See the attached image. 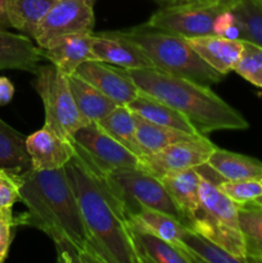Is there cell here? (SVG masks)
Wrapping results in <instances>:
<instances>
[{"instance_id":"6da1fadb","label":"cell","mask_w":262,"mask_h":263,"mask_svg":"<svg viewBox=\"0 0 262 263\" xmlns=\"http://www.w3.org/2000/svg\"><path fill=\"white\" fill-rule=\"evenodd\" d=\"M20 200L26 212L15 225L39 229L54 243L58 261L100 263L87 234L66 167L49 171L28 170L18 176Z\"/></svg>"},{"instance_id":"7a4b0ae2","label":"cell","mask_w":262,"mask_h":263,"mask_svg":"<svg viewBox=\"0 0 262 263\" xmlns=\"http://www.w3.org/2000/svg\"><path fill=\"white\" fill-rule=\"evenodd\" d=\"M66 172L100 263H140L130 231V217L104 174L76 152Z\"/></svg>"},{"instance_id":"3957f363","label":"cell","mask_w":262,"mask_h":263,"mask_svg":"<svg viewBox=\"0 0 262 263\" xmlns=\"http://www.w3.org/2000/svg\"><path fill=\"white\" fill-rule=\"evenodd\" d=\"M125 69L141 92L184 115L202 135L249 127L243 115L215 94L210 86L156 68Z\"/></svg>"},{"instance_id":"277c9868","label":"cell","mask_w":262,"mask_h":263,"mask_svg":"<svg viewBox=\"0 0 262 263\" xmlns=\"http://www.w3.org/2000/svg\"><path fill=\"white\" fill-rule=\"evenodd\" d=\"M115 33L143 50L156 69L210 87L222 81V74L208 66L185 37L154 28L148 23L115 31Z\"/></svg>"},{"instance_id":"5b68a950","label":"cell","mask_w":262,"mask_h":263,"mask_svg":"<svg viewBox=\"0 0 262 263\" xmlns=\"http://www.w3.org/2000/svg\"><path fill=\"white\" fill-rule=\"evenodd\" d=\"M199 172L200 207L189 223V229L205 236L229 253L246 261L244 240L239 223V204L218 189L223 180L207 163L195 167Z\"/></svg>"},{"instance_id":"8992f818","label":"cell","mask_w":262,"mask_h":263,"mask_svg":"<svg viewBox=\"0 0 262 263\" xmlns=\"http://www.w3.org/2000/svg\"><path fill=\"white\" fill-rule=\"evenodd\" d=\"M35 76L33 86L43 100L45 125L72 140L74 133L89 122L74 103L68 76L51 63L40 64Z\"/></svg>"},{"instance_id":"52a82bcc","label":"cell","mask_w":262,"mask_h":263,"mask_svg":"<svg viewBox=\"0 0 262 263\" xmlns=\"http://www.w3.org/2000/svg\"><path fill=\"white\" fill-rule=\"evenodd\" d=\"M128 217L144 208L169 213L182 222V215L158 177L141 168H128L104 175ZM184 223V222H182Z\"/></svg>"},{"instance_id":"ba28073f","label":"cell","mask_w":262,"mask_h":263,"mask_svg":"<svg viewBox=\"0 0 262 263\" xmlns=\"http://www.w3.org/2000/svg\"><path fill=\"white\" fill-rule=\"evenodd\" d=\"M228 5L220 2H184L161 5L149 18V26L181 37L213 35V21Z\"/></svg>"},{"instance_id":"9c48e42d","label":"cell","mask_w":262,"mask_h":263,"mask_svg":"<svg viewBox=\"0 0 262 263\" xmlns=\"http://www.w3.org/2000/svg\"><path fill=\"white\" fill-rule=\"evenodd\" d=\"M76 152L102 174L139 168L140 158L110 136L98 122H89L72 136Z\"/></svg>"},{"instance_id":"30bf717a","label":"cell","mask_w":262,"mask_h":263,"mask_svg":"<svg viewBox=\"0 0 262 263\" xmlns=\"http://www.w3.org/2000/svg\"><path fill=\"white\" fill-rule=\"evenodd\" d=\"M94 5L84 0H57L39 23L33 40L40 49L55 39L74 33H91L95 26Z\"/></svg>"},{"instance_id":"8fae6325","label":"cell","mask_w":262,"mask_h":263,"mask_svg":"<svg viewBox=\"0 0 262 263\" xmlns=\"http://www.w3.org/2000/svg\"><path fill=\"white\" fill-rule=\"evenodd\" d=\"M215 148L216 145L207 136H198L171 144L157 153L141 157L139 168L159 179L167 174L195 168L207 163Z\"/></svg>"},{"instance_id":"7c38bea8","label":"cell","mask_w":262,"mask_h":263,"mask_svg":"<svg viewBox=\"0 0 262 263\" xmlns=\"http://www.w3.org/2000/svg\"><path fill=\"white\" fill-rule=\"evenodd\" d=\"M74 73L94 85L118 105H127L140 94L134 80L125 68L91 59L82 63Z\"/></svg>"},{"instance_id":"4fadbf2b","label":"cell","mask_w":262,"mask_h":263,"mask_svg":"<svg viewBox=\"0 0 262 263\" xmlns=\"http://www.w3.org/2000/svg\"><path fill=\"white\" fill-rule=\"evenodd\" d=\"M26 148L31 158V168L38 171L66 167L76 154L71 139L59 135L46 125L26 138Z\"/></svg>"},{"instance_id":"5bb4252c","label":"cell","mask_w":262,"mask_h":263,"mask_svg":"<svg viewBox=\"0 0 262 263\" xmlns=\"http://www.w3.org/2000/svg\"><path fill=\"white\" fill-rule=\"evenodd\" d=\"M92 55L121 68H154L151 59L135 44L118 36L115 31L92 32Z\"/></svg>"},{"instance_id":"9a60e30c","label":"cell","mask_w":262,"mask_h":263,"mask_svg":"<svg viewBox=\"0 0 262 263\" xmlns=\"http://www.w3.org/2000/svg\"><path fill=\"white\" fill-rule=\"evenodd\" d=\"M92 32L74 33L55 39L43 50L44 59L61 69L67 76L74 73L82 63L95 59L91 51Z\"/></svg>"},{"instance_id":"2e32d148","label":"cell","mask_w":262,"mask_h":263,"mask_svg":"<svg viewBox=\"0 0 262 263\" xmlns=\"http://www.w3.org/2000/svg\"><path fill=\"white\" fill-rule=\"evenodd\" d=\"M195 53L222 76L234 71L243 53V40H230L217 35L186 39Z\"/></svg>"},{"instance_id":"e0dca14e","label":"cell","mask_w":262,"mask_h":263,"mask_svg":"<svg viewBox=\"0 0 262 263\" xmlns=\"http://www.w3.org/2000/svg\"><path fill=\"white\" fill-rule=\"evenodd\" d=\"M43 59V50L31 37L0 28V71L18 69L35 74Z\"/></svg>"},{"instance_id":"ac0fdd59","label":"cell","mask_w":262,"mask_h":263,"mask_svg":"<svg viewBox=\"0 0 262 263\" xmlns=\"http://www.w3.org/2000/svg\"><path fill=\"white\" fill-rule=\"evenodd\" d=\"M159 180L181 212L184 225L189 228L190 221L200 207L199 172L197 168H188L167 174Z\"/></svg>"},{"instance_id":"d6986e66","label":"cell","mask_w":262,"mask_h":263,"mask_svg":"<svg viewBox=\"0 0 262 263\" xmlns=\"http://www.w3.org/2000/svg\"><path fill=\"white\" fill-rule=\"evenodd\" d=\"M127 107L134 115L148 121V122L176 128V130L193 134V135H202L198 133L197 128L190 123V121L184 115L145 92L140 91V94L130 104H127Z\"/></svg>"},{"instance_id":"ffe728a7","label":"cell","mask_w":262,"mask_h":263,"mask_svg":"<svg viewBox=\"0 0 262 263\" xmlns=\"http://www.w3.org/2000/svg\"><path fill=\"white\" fill-rule=\"evenodd\" d=\"M130 231L140 263H192L181 251L130 220Z\"/></svg>"},{"instance_id":"44dd1931","label":"cell","mask_w":262,"mask_h":263,"mask_svg":"<svg viewBox=\"0 0 262 263\" xmlns=\"http://www.w3.org/2000/svg\"><path fill=\"white\" fill-rule=\"evenodd\" d=\"M207 164L223 180H261L262 162L253 157L220 149L216 146Z\"/></svg>"},{"instance_id":"7402d4cb","label":"cell","mask_w":262,"mask_h":263,"mask_svg":"<svg viewBox=\"0 0 262 263\" xmlns=\"http://www.w3.org/2000/svg\"><path fill=\"white\" fill-rule=\"evenodd\" d=\"M68 84L74 103L87 122H99L108 113L118 107V104L103 94L94 85L85 81L76 73L69 74Z\"/></svg>"},{"instance_id":"603a6c76","label":"cell","mask_w":262,"mask_h":263,"mask_svg":"<svg viewBox=\"0 0 262 263\" xmlns=\"http://www.w3.org/2000/svg\"><path fill=\"white\" fill-rule=\"evenodd\" d=\"M26 138L0 118V171L20 176L31 170Z\"/></svg>"},{"instance_id":"cb8c5ba5","label":"cell","mask_w":262,"mask_h":263,"mask_svg":"<svg viewBox=\"0 0 262 263\" xmlns=\"http://www.w3.org/2000/svg\"><path fill=\"white\" fill-rule=\"evenodd\" d=\"M198 136L204 135H193L176 128L156 125L136 116V140L143 157L157 153L171 144L189 140Z\"/></svg>"},{"instance_id":"d4e9b609","label":"cell","mask_w":262,"mask_h":263,"mask_svg":"<svg viewBox=\"0 0 262 263\" xmlns=\"http://www.w3.org/2000/svg\"><path fill=\"white\" fill-rule=\"evenodd\" d=\"M57 0H7V14L10 26L32 39L39 23Z\"/></svg>"},{"instance_id":"484cf974","label":"cell","mask_w":262,"mask_h":263,"mask_svg":"<svg viewBox=\"0 0 262 263\" xmlns=\"http://www.w3.org/2000/svg\"><path fill=\"white\" fill-rule=\"evenodd\" d=\"M180 251L189 257L192 263H241L226 249L189 228L180 239Z\"/></svg>"},{"instance_id":"4316f807","label":"cell","mask_w":262,"mask_h":263,"mask_svg":"<svg viewBox=\"0 0 262 263\" xmlns=\"http://www.w3.org/2000/svg\"><path fill=\"white\" fill-rule=\"evenodd\" d=\"M130 220H133L134 222L138 223L139 226L144 228L145 230L156 234L157 236L162 238L163 240L171 243L172 246H175L180 251V239H181L182 234L185 233L188 228L179 218L174 217L169 213L144 208L139 213L131 216Z\"/></svg>"},{"instance_id":"83f0119b","label":"cell","mask_w":262,"mask_h":263,"mask_svg":"<svg viewBox=\"0 0 262 263\" xmlns=\"http://www.w3.org/2000/svg\"><path fill=\"white\" fill-rule=\"evenodd\" d=\"M239 223L247 262H262V207L254 203L239 205Z\"/></svg>"},{"instance_id":"f1b7e54d","label":"cell","mask_w":262,"mask_h":263,"mask_svg":"<svg viewBox=\"0 0 262 263\" xmlns=\"http://www.w3.org/2000/svg\"><path fill=\"white\" fill-rule=\"evenodd\" d=\"M98 123L139 158L143 157L136 140V116L127 105H118Z\"/></svg>"},{"instance_id":"f546056e","label":"cell","mask_w":262,"mask_h":263,"mask_svg":"<svg viewBox=\"0 0 262 263\" xmlns=\"http://www.w3.org/2000/svg\"><path fill=\"white\" fill-rule=\"evenodd\" d=\"M230 9L240 25L241 40L262 48L261 0H234Z\"/></svg>"},{"instance_id":"4dcf8cb0","label":"cell","mask_w":262,"mask_h":263,"mask_svg":"<svg viewBox=\"0 0 262 263\" xmlns=\"http://www.w3.org/2000/svg\"><path fill=\"white\" fill-rule=\"evenodd\" d=\"M234 71L262 90V48L243 40V53Z\"/></svg>"},{"instance_id":"1f68e13d","label":"cell","mask_w":262,"mask_h":263,"mask_svg":"<svg viewBox=\"0 0 262 263\" xmlns=\"http://www.w3.org/2000/svg\"><path fill=\"white\" fill-rule=\"evenodd\" d=\"M218 189L239 205L248 204L262 195L259 180H221Z\"/></svg>"},{"instance_id":"d6a6232c","label":"cell","mask_w":262,"mask_h":263,"mask_svg":"<svg viewBox=\"0 0 262 263\" xmlns=\"http://www.w3.org/2000/svg\"><path fill=\"white\" fill-rule=\"evenodd\" d=\"M20 179L7 171H0V208H12L20 200Z\"/></svg>"},{"instance_id":"836d02e7","label":"cell","mask_w":262,"mask_h":263,"mask_svg":"<svg viewBox=\"0 0 262 263\" xmlns=\"http://www.w3.org/2000/svg\"><path fill=\"white\" fill-rule=\"evenodd\" d=\"M13 226H15V218L12 208H0V263L5 261L9 252Z\"/></svg>"},{"instance_id":"e575fe53","label":"cell","mask_w":262,"mask_h":263,"mask_svg":"<svg viewBox=\"0 0 262 263\" xmlns=\"http://www.w3.org/2000/svg\"><path fill=\"white\" fill-rule=\"evenodd\" d=\"M238 22L235 14L231 9H225L215 18L213 21V35L223 36L226 31Z\"/></svg>"},{"instance_id":"d590c367","label":"cell","mask_w":262,"mask_h":263,"mask_svg":"<svg viewBox=\"0 0 262 263\" xmlns=\"http://www.w3.org/2000/svg\"><path fill=\"white\" fill-rule=\"evenodd\" d=\"M14 97V85L8 77L0 76V105H7Z\"/></svg>"},{"instance_id":"8d00e7d4","label":"cell","mask_w":262,"mask_h":263,"mask_svg":"<svg viewBox=\"0 0 262 263\" xmlns=\"http://www.w3.org/2000/svg\"><path fill=\"white\" fill-rule=\"evenodd\" d=\"M9 27H12V26H10L9 20H8L7 0H0V28L7 30Z\"/></svg>"},{"instance_id":"74e56055","label":"cell","mask_w":262,"mask_h":263,"mask_svg":"<svg viewBox=\"0 0 262 263\" xmlns=\"http://www.w3.org/2000/svg\"><path fill=\"white\" fill-rule=\"evenodd\" d=\"M184 2H197V0H166V3L164 4H176V3H184ZM208 2H220V3H223L225 5H228L229 9H230L231 4L234 3V0H208ZM162 4V5H164Z\"/></svg>"},{"instance_id":"f35d334b","label":"cell","mask_w":262,"mask_h":263,"mask_svg":"<svg viewBox=\"0 0 262 263\" xmlns=\"http://www.w3.org/2000/svg\"><path fill=\"white\" fill-rule=\"evenodd\" d=\"M252 203H254V204H258V205H261V207H262V195H261V197L257 198L256 200H253Z\"/></svg>"},{"instance_id":"ab89813d","label":"cell","mask_w":262,"mask_h":263,"mask_svg":"<svg viewBox=\"0 0 262 263\" xmlns=\"http://www.w3.org/2000/svg\"><path fill=\"white\" fill-rule=\"evenodd\" d=\"M153 2H156L157 4L162 5V4H164V3H166V0H153Z\"/></svg>"},{"instance_id":"60d3db41","label":"cell","mask_w":262,"mask_h":263,"mask_svg":"<svg viewBox=\"0 0 262 263\" xmlns=\"http://www.w3.org/2000/svg\"><path fill=\"white\" fill-rule=\"evenodd\" d=\"M84 2H86V3H89V4H92V5H94V4H95V2H97V0H84Z\"/></svg>"},{"instance_id":"b9f144b4","label":"cell","mask_w":262,"mask_h":263,"mask_svg":"<svg viewBox=\"0 0 262 263\" xmlns=\"http://www.w3.org/2000/svg\"><path fill=\"white\" fill-rule=\"evenodd\" d=\"M259 181H261V185H262V179H261V180H259Z\"/></svg>"},{"instance_id":"7bdbcfd3","label":"cell","mask_w":262,"mask_h":263,"mask_svg":"<svg viewBox=\"0 0 262 263\" xmlns=\"http://www.w3.org/2000/svg\"><path fill=\"white\" fill-rule=\"evenodd\" d=\"M261 3H262V0H261Z\"/></svg>"}]
</instances>
